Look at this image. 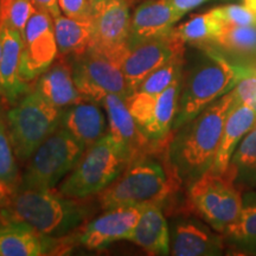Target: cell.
I'll return each mask as SVG.
<instances>
[{"label":"cell","mask_w":256,"mask_h":256,"mask_svg":"<svg viewBox=\"0 0 256 256\" xmlns=\"http://www.w3.org/2000/svg\"><path fill=\"white\" fill-rule=\"evenodd\" d=\"M172 138L128 162L119 177L98 194L102 210L145 204L162 208L178 194L183 179L170 158Z\"/></svg>","instance_id":"1"},{"label":"cell","mask_w":256,"mask_h":256,"mask_svg":"<svg viewBox=\"0 0 256 256\" xmlns=\"http://www.w3.org/2000/svg\"><path fill=\"white\" fill-rule=\"evenodd\" d=\"M235 102L236 94L232 89L174 130L170 144V158L180 178L188 185L210 170L222 139L226 116Z\"/></svg>","instance_id":"2"},{"label":"cell","mask_w":256,"mask_h":256,"mask_svg":"<svg viewBox=\"0 0 256 256\" xmlns=\"http://www.w3.org/2000/svg\"><path fill=\"white\" fill-rule=\"evenodd\" d=\"M89 211L78 198L52 190H14L0 206V223H19L43 236L60 238L82 226Z\"/></svg>","instance_id":"3"},{"label":"cell","mask_w":256,"mask_h":256,"mask_svg":"<svg viewBox=\"0 0 256 256\" xmlns=\"http://www.w3.org/2000/svg\"><path fill=\"white\" fill-rule=\"evenodd\" d=\"M202 50L206 57L183 75L174 130H179L210 104L234 89L246 70V66L229 62L214 46Z\"/></svg>","instance_id":"4"},{"label":"cell","mask_w":256,"mask_h":256,"mask_svg":"<svg viewBox=\"0 0 256 256\" xmlns=\"http://www.w3.org/2000/svg\"><path fill=\"white\" fill-rule=\"evenodd\" d=\"M130 162L124 147L110 133H106L86 151L74 168L55 188L57 194L68 198L98 194L115 180Z\"/></svg>","instance_id":"5"},{"label":"cell","mask_w":256,"mask_h":256,"mask_svg":"<svg viewBox=\"0 0 256 256\" xmlns=\"http://www.w3.org/2000/svg\"><path fill=\"white\" fill-rule=\"evenodd\" d=\"M238 172V166L230 162L226 172L217 174L209 170L188 188L192 209L222 234L235 223L243 206L241 188L236 185Z\"/></svg>","instance_id":"6"},{"label":"cell","mask_w":256,"mask_h":256,"mask_svg":"<svg viewBox=\"0 0 256 256\" xmlns=\"http://www.w3.org/2000/svg\"><path fill=\"white\" fill-rule=\"evenodd\" d=\"M60 116L62 110L49 104L34 88L16 101L6 114V124L17 159L28 162L60 126Z\"/></svg>","instance_id":"7"},{"label":"cell","mask_w":256,"mask_h":256,"mask_svg":"<svg viewBox=\"0 0 256 256\" xmlns=\"http://www.w3.org/2000/svg\"><path fill=\"white\" fill-rule=\"evenodd\" d=\"M86 147L60 126L28 160L16 190H52L81 158Z\"/></svg>","instance_id":"8"},{"label":"cell","mask_w":256,"mask_h":256,"mask_svg":"<svg viewBox=\"0 0 256 256\" xmlns=\"http://www.w3.org/2000/svg\"><path fill=\"white\" fill-rule=\"evenodd\" d=\"M69 58L74 81L86 100L101 104L108 94L124 98L130 95L120 64L100 50L90 46L86 52Z\"/></svg>","instance_id":"9"},{"label":"cell","mask_w":256,"mask_h":256,"mask_svg":"<svg viewBox=\"0 0 256 256\" xmlns=\"http://www.w3.org/2000/svg\"><path fill=\"white\" fill-rule=\"evenodd\" d=\"M185 42L172 28L168 34L128 48L121 62L128 92H136L150 74L176 56L185 55Z\"/></svg>","instance_id":"10"},{"label":"cell","mask_w":256,"mask_h":256,"mask_svg":"<svg viewBox=\"0 0 256 256\" xmlns=\"http://www.w3.org/2000/svg\"><path fill=\"white\" fill-rule=\"evenodd\" d=\"M58 57L54 18L46 11L36 10L28 19L23 34L20 75L30 83L38 78Z\"/></svg>","instance_id":"11"},{"label":"cell","mask_w":256,"mask_h":256,"mask_svg":"<svg viewBox=\"0 0 256 256\" xmlns=\"http://www.w3.org/2000/svg\"><path fill=\"white\" fill-rule=\"evenodd\" d=\"M130 0H107L100 10L95 12L92 25V48L100 50L118 62L121 66L128 50L130 37Z\"/></svg>","instance_id":"12"},{"label":"cell","mask_w":256,"mask_h":256,"mask_svg":"<svg viewBox=\"0 0 256 256\" xmlns=\"http://www.w3.org/2000/svg\"><path fill=\"white\" fill-rule=\"evenodd\" d=\"M142 206L106 210L89 222L80 236V243L89 250H100L116 241L128 240L142 212Z\"/></svg>","instance_id":"13"},{"label":"cell","mask_w":256,"mask_h":256,"mask_svg":"<svg viewBox=\"0 0 256 256\" xmlns=\"http://www.w3.org/2000/svg\"><path fill=\"white\" fill-rule=\"evenodd\" d=\"M101 104L107 115L108 133L124 147L130 160L164 142H151L147 139L130 114L122 96L108 94L102 100Z\"/></svg>","instance_id":"14"},{"label":"cell","mask_w":256,"mask_h":256,"mask_svg":"<svg viewBox=\"0 0 256 256\" xmlns=\"http://www.w3.org/2000/svg\"><path fill=\"white\" fill-rule=\"evenodd\" d=\"M179 19L168 0H145L130 17L128 48L168 34Z\"/></svg>","instance_id":"15"},{"label":"cell","mask_w":256,"mask_h":256,"mask_svg":"<svg viewBox=\"0 0 256 256\" xmlns=\"http://www.w3.org/2000/svg\"><path fill=\"white\" fill-rule=\"evenodd\" d=\"M2 28V56H0V82L2 98L14 104L30 90V84L20 75V60L23 52V36L14 28L0 22Z\"/></svg>","instance_id":"16"},{"label":"cell","mask_w":256,"mask_h":256,"mask_svg":"<svg viewBox=\"0 0 256 256\" xmlns=\"http://www.w3.org/2000/svg\"><path fill=\"white\" fill-rule=\"evenodd\" d=\"M171 252L176 256H212L220 255L224 249V238L212 232L206 224L196 220H176L171 232Z\"/></svg>","instance_id":"17"},{"label":"cell","mask_w":256,"mask_h":256,"mask_svg":"<svg viewBox=\"0 0 256 256\" xmlns=\"http://www.w3.org/2000/svg\"><path fill=\"white\" fill-rule=\"evenodd\" d=\"M34 89L60 110L86 100L76 87L69 57H57L55 62L38 78Z\"/></svg>","instance_id":"18"},{"label":"cell","mask_w":256,"mask_h":256,"mask_svg":"<svg viewBox=\"0 0 256 256\" xmlns=\"http://www.w3.org/2000/svg\"><path fill=\"white\" fill-rule=\"evenodd\" d=\"M60 126L88 148L107 133V118L100 104L82 100L62 110Z\"/></svg>","instance_id":"19"},{"label":"cell","mask_w":256,"mask_h":256,"mask_svg":"<svg viewBox=\"0 0 256 256\" xmlns=\"http://www.w3.org/2000/svg\"><path fill=\"white\" fill-rule=\"evenodd\" d=\"M127 241L133 242L148 255H168L171 236L162 208L156 204H145L139 220Z\"/></svg>","instance_id":"20"},{"label":"cell","mask_w":256,"mask_h":256,"mask_svg":"<svg viewBox=\"0 0 256 256\" xmlns=\"http://www.w3.org/2000/svg\"><path fill=\"white\" fill-rule=\"evenodd\" d=\"M256 126V112L248 106L236 101L226 116L218 150L211 165L210 171L222 174L232 162L238 142L249 130Z\"/></svg>","instance_id":"21"},{"label":"cell","mask_w":256,"mask_h":256,"mask_svg":"<svg viewBox=\"0 0 256 256\" xmlns=\"http://www.w3.org/2000/svg\"><path fill=\"white\" fill-rule=\"evenodd\" d=\"M52 250V238L19 223H0V256H40Z\"/></svg>","instance_id":"22"},{"label":"cell","mask_w":256,"mask_h":256,"mask_svg":"<svg viewBox=\"0 0 256 256\" xmlns=\"http://www.w3.org/2000/svg\"><path fill=\"white\" fill-rule=\"evenodd\" d=\"M184 75V74H183ZM183 76L176 80L164 92L156 95L152 118L142 132L151 142H162L174 133V122L177 115L179 95H180Z\"/></svg>","instance_id":"23"},{"label":"cell","mask_w":256,"mask_h":256,"mask_svg":"<svg viewBox=\"0 0 256 256\" xmlns=\"http://www.w3.org/2000/svg\"><path fill=\"white\" fill-rule=\"evenodd\" d=\"M58 57H75L86 52L92 43V20H78L58 16L54 18Z\"/></svg>","instance_id":"24"},{"label":"cell","mask_w":256,"mask_h":256,"mask_svg":"<svg viewBox=\"0 0 256 256\" xmlns=\"http://www.w3.org/2000/svg\"><path fill=\"white\" fill-rule=\"evenodd\" d=\"M222 26L223 23L212 8L204 14L192 16L188 22L177 28H174V31L185 43L200 48V49H206V48L214 46L216 37L222 30Z\"/></svg>","instance_id":"25"},{"label":"cell","mask_w":256,"mask_h":256,"mask_svg":"<svg viewBox=\"0 0 256 256\" xmlns=\"http://www.w3.org/2000/svg\"><path fill=\"white\" fill-rule=\"evenodd\" d=\"M214 48L238 56L256 55V26L223 24Z\"/></svg>","instance_id":"26"},{"label":"cell","mask_w":256,"mask_h":256,"mask_svg":"<svg viewBox=\"0 0 256 256\" xmlns=\"http://www.w3.org/2000/svg\"><path fill=\"white\" fill-rule=\"evenodd\" d=\"M243 249L256 244V192L243 198V206L238 218L223 234Z\"/></svg>","instance_id":"27"},{"label":"cell","mask_w":256,"mask_h":256,"mask_svg":"<svg viewBox=\"0 0 256 256\" xmlns=\"http://www.w3.org/2000/svg\"><path fill=\"white\" fill-rule=\"evenodd\" d=\"M184 63V55L174 57L150 74L142 82V84L138 87L136 90L150 92V94H160L170 84H172L176 80L183 76Z\"/></svg>","instance_id":"28"},{"label":"cell","mask_w":256,"mask_h":256,"mask_svg":"<svg viewBox=\"0 0 256 256\" xmlns=\"http://www.w3.org/2000/svg\"><path fill=\"white\" fill-rule=\"evenodd\" d=\"M6 120L0 116V182L16 190L20 180Z\"/></svg>","instance_id":"29"},{"label":"cell","mask_w":256,"mask_h":256,"mask_svg":"<svg viewBox=\"0 0 256 256\" xmlns=\"http://www.w3.org/2000/svg\"><path fill=\"white\" fill-rule=\"evenodd\" d=\"M36 10L32 0H0V22L14 28L23 36L28 19Z\"/></svg>","instance_id":"30"},{"label":"cell","mask_w":256,"mask_h":256,"mask_svg":"<svg viewBox=\"0 0 256 256\" xmlns=\"http://www.w3.org/2000/svg\"><path fill=\"white\" fill-rule=\"evenodd\" d=\"M223 24L256 26V14L243 5H226L214 8Z\"/></svg>","instance_id":"31"},{"label":"cell","mask_w":256,"mask_h":256,"mask_svg":"<svg viewBox=\"0 0 256 256\" xmlns=\"http://www.w3.org/2000/svg\"><path fill=\"white\" fill-rule=\"evenodd\" d=\"M236 101L243 104L256 112V68L246 66L242 78L234 87Z\"/></svg>","instance_id":"32"},{"label":"cell","mask_w":256,"mask_h":256,"mask_svg":"<svg viewBox=\"0 0 256 256\" xmlns=\"http://www.w3.org/2000/svg\"><path fill=\"white\" fill-rule=\"evenodd\" d=\"M232 162L238 168L256 170V126L249 130L248 136L240 144Z\"/></svg>","instance_id":"33"},{"label":"cell","mask_w":256,"mask_h":256,"mask_svg":"<svg viewBox=\"0 0 256 256\" xmlns=\"http://www.w3.org/2000/svg\"><path fill=\"white\" fill-rule=\"evenodd\" d=\"M60 12L66 17L78 20H92L94 8L90 0H58Z\"/></svg>","instance_id":"34"},{"label":"cell","mask_w":256,"mask_h":256,"mask_svg":"<svg viewBox=\"0 0 256 256\" xmlns=\"http://www.w3.org/2000/svg\"><path fill=\"white\" fill-rule=\"evenodd\" d=\"M168 2L171 4L174 11L177 12L179 17L182 18L188 11H191L192 8H197V6L206 2V0H168Z\"/></svg>","instance_id":"35"},{"label":"cell","mask_w":256,"mask_h":256,"mask_svg":"<svg viewBox=\"0 0 256 256\" xmlns=\"http://www.w3.org/2000/svg\"><path fill=\"white\" fill-rule=\"evenodd\" d=\"M32 2L38 10L48 12L52 18L60 16L58 0H32Z\"/></svg>","instance_id":"36"},{"label":"cell","mask_w":256,"mask_h":256,"mask_svg":"<svg viewBox=\"0 0 256 256\" xmlns=\"http://www.w3.org/2000/svg\"><path fill=\"white\" fill-rule=\"evenodd\" d=\"M14 188H11L8 185H5L4 183L0 182V206H2L4 204L8 202V200L14 194Z\"/></svg>","instance_id":"37"},{"label":"cell","mask_w":256,"mask_h":256,"mask_svg":"<svg viewBox=\"0 0 256 256\" xmlns=\"http://www.w3.org/2000/svg\"><path fill=\"white\" fill-rule=\"evenodd\" d=\"M92 8H94V11L96 12L98 10H100L102 6H104L106 2H107V0H90Z\"/></svg>","instance_id":"38"},{"label":"cell","mask_w":256,"mask_h":256,"mask_svg":"<svg viewBox=\"0 0 256 256\" xmlns=\"http://www.w3.org/2000/svg\"><path fill=\"white\" fill-rule=\"evenodd\" d=\"M243 4L256 14V0H243Z\"/></svg>","instance_id":"39"},{"label":"cell","mask_w":256,"mask_h":256,"mask_svg":"<svg viewBox=\"0 0 256 256\" xmlns=\"http://www.w3.org/2000/svg\"><path fill=\"white\" fill-rule=\"evenodd\" d=\"M0 56H2V28H0ZM0 98H2V82H0Z\"/></svg>","instance_id":"40"},{"label":"cell","mask_w":256,"mask_h":256,"mask_svg":"<svg viewBox=\"0 0 256 256\" xmlns=\"http://www.w3.org/2000/svg\"><path fill=\"white\" fill-rule=\"evenodd\" d=\"M244 250H247V252H252V254H256V244H254V246H250V247L246 248Z\"/></svg>","instance_id":"41"},{"label":"cell","mask_w":256,"mask_h":256,"mask_svg":"<svg viewBox=\"0 0 256 256\" xmlns=\"http://www.w3.org/2000/svg\"><path fill=\"white\" fill-rule=\"evenodd\" d=\"M130 2H133V4H134V2H138V0H130Z\"/></svg>","instance_id":"42"}]
</instances>
